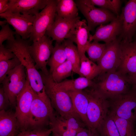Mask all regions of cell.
Instances as JSON below:
<instances>
[{
    "label": "cell",
    "mask_w": 136,
    "mask_h": 136,
    "mask_svg": "<svg viewBox=\"0 0 136 136\" xmlns=\"http://www.w3.org/2000/svg\"><path fill=\"white\" fill-rule=\"evenodd\" d=\"M30 40L23 39L16 35L15 39L7 41L6 47L15 55L25 69L30 86L35 94L40 96L47 95L40 72L36 69L35 61L30 53Z\"/></svg>",
    "instance_id": "obj_1"
},
{
    "label": "cell",
    "mask_w": 136,
    "mask_h": 136,
    "mask_svg": "<svg viewBox=\"0 0 136 136\" xmlns=\"http://www.w3.org/2000/svg\"><path fill=\"white\" fill-rule=\"evenodd\" d=\"M40 73L46 93L53 109L61 117L73 116L81 120L74 109L68 93L59 87L50 74L46 75L41 72Z\"/></svg>",
    "instance_id": "obj_2"
},
{
    "label": "cell",
    "mask_w": 136,
    "mask_h": 136,
    "mask_svg": "<svg viewBox=\"0 0 136 136\" xmlns=\"http://www.w3.org/2000/svg\"><path fill=\"white\" fill-rule=\"evenodd\" d=\"M93 87L107 99L128 92L131 88L128 77L117 70L101 73Z\"/></svg>",
    "instance_id": "obj_3"
},
{
    "label": "cell",
    "mask_w": 136,
    "mask_h": 136,
    "mask_svg": "<svg viewBox=\"0 0 136 136\" xmlns=\"http://www.w3.org/2000/svg\"><path fill=\"white\" fill-rule=\"evenodd\" d=\"M83 90L88 99L87 115L91 130L97 132L99 125L108 115L109 101L93 87Z\"/></svg>",
    "instance_id": "obj_4"
},
{
    "label": "cell",
    "mask_w": 136,
    "mask_h": 136,
    "mask_svg": "<svg viewBox=\"0 0 136 136\" xmlns=\"http://www.w3.org/2000/svg\"><path fill=\"white\" fill-rule=\"evenodd\" d=\"M53 111L47 96H41L35 94L28 118V129L44 128L49 125L55 115Z\"/></svg>",
    "instance_id": "obj_5"
},
{
    "label": "cell",
    "mask_w": 136,
    "mask_h": 136,
    "mask_svg": "<svg viewBox=\"0 0 136 136\" xmlns=\"http://www.w3.org/2000/svg\"><path fill=\"white\" fill-rule=\"evenodd\" d=\"M109 112L133 122L136 121V88L131 86L127 92L108 99Z\"/></svg>",
    "instance_id": "obj_6"
},
{
    "label": "cell",
    "mask_w": 136,
    "mask_h": 136,
    "mask_svg": "<svg viewBox=\"0 0 136 136\" xmlns=\"http://www.w3.org/2000/svg\"><path fill=\"white\" fill-rule=\"evenodd\" d=\"M27 77L25 69L21 64L9 72L1 83L11 107H15L17 97L24 87Z\"/></svg>",
    "instance_id": "obj_7"
},
{
    "label": "cell",
    "mask_w": 136,
    "mask_h": 136,
    "mask_svg": "<svg viewBox=\"0 0 136 136\" xmlns=\"http://www.w3.org/2000/svg\"><path fill=\"white\" fill-rule=\"evenodd\" d=\"M75 2L78 9L86 18L90 31H94L97 26L110 22L117 17L110 11L96 8L85 0H76Z\"/></svg>",
    "instance_id": "obj_8"
},
{
    "label": "cell",
    "mask_w": 136,
    "mask_h": 136,
    "mask_svg": "<svg viewBox=\"0 0 136 136\" xmlns=\"http://www.w3.org/2000/svg\"><path fill=\"white\" fill-rule=\"evenodd\" d=\"M57 2V0H51L46 6L35 15L29 38L30 41L39 40L52 25L56 14Z\"/></svg>",
    "instance_id": "obj_9"
},
{
    "label": "cell",
    "mask_w": 136,
    "mask_h": 136,
    "mask_svg": "<svg viewBox=\"0 0 136 136\" xmlns=\"http://www.w3.org/2000/svg\"><path fill=\"white\" fill-rule=\"evenodd\" d=\"M53 41L50 37L45 35L39 40L33 42L29 47L30 53L35 61L36 69L40 70L42 73L46 75L49 74L47 65L54 48Z\"/></svg>",
    "instance_id": "obj_10"
},
{
    "label": "cell",
    "mask_w": 136,
    "mask_h": 136,
    "mask_svg": "<svg viewBox=\"0 0 136 136\" xmlns=\"http://www.w3.org/2000/svg\"><path fill=\"white\" fill-rule=\"evenodd\" d=\"M27 77L25 86L18 95L15 114L21 131L28 129L27 122L32 101L35 95Z\"/></svg>",
    "instance_id": "obj_11"
},
{
    "label": "cell",
    "mask_w": 136,
    "mask_h": 136,
    "mask_svg": "<svg viewBox=\"0 0 136 136\" xmlns=\"http://www.w3.org/2000/svg\"><path fill=\"white\" fill-rule=\"evenodd\" d=\"M121 24V41L131 42L136 32V0H129L122 9L119 15Z\"/></svg>",
    "instance_id": "obj_12"
},
{
    "label": "cell",
    "mask_w": 136,
    "mask_h": 136,
    "mask_svg": "<svg viewBox=\"0 0 136 136\" xmlns=\"http://www.w3.org/2000/svg\"><path fill=\"white\" fill-rule=\"evenodd\" d=\"M80 19L79 16L71 19L63 18L58 16L56 13L53 23L47 30L45 35L60 44L65 39L71 40L76 24Z\"/></svg>",
    "instance_id": "obj_13"
},
{
    "label": "cell",
    "mask_w": 136,
    "mask_h": 136,
    "mask_svg": "<svg viewBox=\"0 0 136 136\" xmlns=\"http://www.w3.org/2000/svg\"><path fill=\"white\" fill-rule=\"evenodd\" d=\"M1 18L6 20L14 28L16 34L22 39L29 38L35 15L13 13L10 11L0 14Z\"/></svg>",
    "instance_id": "obj_14"
},
{
    "label": "cell",
    "mask_w": 136,
    "mask_h": 136,
    "mask_svg": "<svg viewBox=\"0 0 136 136\" xmlns=\"http://www.w3.org/2000/svg\"><path fill=\"white\" fill-rule=\"evenodd\" d=\"M120 41L118 38L113 42L107 44L105 52L97 63L101 69V73L117 70L121 55Z\"/></svg>",
    "instance_id": "obj_15"
},
{
    "label": "cell",
    "mask_w": 136,
    "mask_h": 136,
    "mask_svg": "<svg viewBox=\"0 0 136 136\" xmlns=\"http://www.w3.org/2000/svg\"><path fill=\"white\" fill-rule=\"evenodd\" d=\"M121 55L117 70L128 77L136 72V41H120Z\"/></svg>",
    "instance_id": "obj_16"
},
{
    "label": "cell",
    "mask_w": 136,
    "mask_h": 136,
    "mask_svg": "<svg viewBox=\"0 0 136 136\" xmlns=\"http://www.w3.org/2000/svg\"><path fill=\"white\" fill-rule=\"evenodd\" d=\"M121 31V23L118 16L109 23L98 26L94 34L91 36L90 41H103L108 44L116 39Z\"/></svg>",
    "instance_id": "obj_17"
},
{
    "label": "cell",
    "mask_w": 136,
    "mask_h": 136,
    "mask_svg": "<svg viewBox=\"0 0 136 136\" xmlns=\"http://www.w3.org/2000/svg\"><path fill=\"white\" fill-rule=\"evenodd\" d=\"M51 0H9L7 11L36 15Z\"/></svg>",
    "instance_id": "obj_18"
},
{
    "label": "cell",
    "mask_w": 136,
    "mask_h": 136,
    "mask_svg": "<svg viewBox=\"0 0 136 136\" xmlns=\"http://www.w3.org/2000/svg\"><path fill=\"white\" fill-rule=\"evenodd\" d=\"M21 131L15 112L8 110L0 111V136H16Z\"/></svg>",
    "instance_id": "obj_19"
},
{
    "label": "cell",
    "mask_w": 136,
    "mask_h": 136,
    "mask_svg": "<svg viewBox=\"0 0 136 136\" xmlns=\"http://www.w3.org/2000/svg\"><path fill=\"white\" fill-rule=\"evenodd\" d=\"M67 92L71 98L75 112L88 129L91 130L87 115L88 101L86 94L83 90Z\"/></svg>",
    "instance_id": "obj_20"
},
{
    "label": "cell",
    "mask_w": 136,
    "mask_h": 136,
    "mask_svg": "<svg viewBox=\"0 0 136 136\" xmlns=\"http://www.w3.org/2000/svg\"><path fill=\"white\" fill-rule=\"evenodd\" d=\"M86 20H79L77 23L71 40L75 43L80 56L85 54L86 49L91 42V35Z\"/></svg>",
    "instance_id": "obj_21"
},
{
    "label": "cell",
    "mask_w": 136,
    "mask_h": 136,
    "mask_svg": "<svg viewBox=\"0 0 136 136\" xmlns=\"http://www.w3.org/2000/svg\"><path fill=\"white\" fill-rule=\"evenodd\" d=\"M57 84L60 88L67 92L82 90L88 87H93L95 82L92 80L80 76L75 79L65 80Z\"/></svg>",
    "instance_id": "obj_22"
},
{
    "label": "cell",
    "mask_w": 136,
    "mask_h": 136,
    "mask_svg": "<svg viewBox=\"0 0 136 136\" xmlns=\"http://www.w3.org/2000/svg\"><path fill=\"white\" fill-rule=\"evenodd\" d=\"M78 9L75 1L73 0H57L56 13L59 17L71 19L78 16Z\"/></svg>",
    "instance_id": "obj_23"
},
{
    "label": "cell",
    "mask_w": 136,
    "mask_h": 136,
    "mask_svg": "<svg viewBox=\"0 0 136 136\" xmlns=\"http://www.w3.org/2000/svg\"><path fill=\"white\" fill-rule=\"evenodd\" d=\"M62 43L64 46L66 60L71 63L73 72L79 75L80 56L77 46L69 39L64 40Z\"/></svg>",
    "instance_id": "obj_24"
},
{
    "label": "cell",
    "mask_w": 136,
    "mask_h": 136,
    "mask_svg": "<svg viewBox=\"0 0 136 136\" xmlns=\"http://www.w3.org/2000/svg\"><path fill=\"white\" fill-rule=\"evenodd\" d=\"M101 69L97 64L93 62L85 55L80 56L79 75L92 80L99 75Z\"/></svg>",
    "instance_id": "obj_25"
},
{
    "label": "cell",
    "mask_w": 136,
    "mask_h": 136,
    "mask_svg": "<svg viewBox=\"0 0 136 136\" xmlns=\"http://www.w3.org/2000/svg\"><path fill=\"white\" fill-rule=\"evenodd\" d=\"M66 60L63 44L62 43L56 42L48 63L50 67L49 74H51L58 66Z\"/></svg>",
    "instance_id": "obj_26"
},
{
    "label": "cell",
    "mask_w": 136,
    "mask_h": 136,
    "mask_svg": "<svg viewBox=\"0 0 136 136\" xmlns=\"http://www.w3.org/2000/svg\"><path fill=\"white\" fill-rule=\"evenodd\" d=\"M108 114L114 121L120 136H136L134 122L118 117L109 111Z\"/></svg>",
    "instance_id": "obj_27"
},
{
    "label": "cell",
    "mask_w": 136,
    "mask_h": 136,
    "mask_svg": "<svg viewBox=\"0 0 136 136\" xmlns=\"http://www.w3.org/2000/svg\"><path fill=\"white\" fill-rule=\"evenodd\" d=\"M49 125L52 131L60 136H76L78 133L76 131L70 128L60 116L55 115L50 121Z\"/></svg>",
    "instance_id": "obj_28"
},
{
    "label": "cell",
    "mask_w": 136,
    "mask_h": 136,
    "mask_svg": "<svg viewBox=\"0 0 136 136\" xmlns=\"http://www.w3.org/2000/svg\"><path fill=\"white\" fill-rule=\"evenodd\" d=\"M99 136H120L115 124L108 114L98 127Z\"/></svg>",
    "instance_id": "obj_29"
},
{
    "label": "cell",
    "mask_w": 136,
    "mask_h": 136,
    "mask_svg": "<svg viewBox=\"0 0 136 136\" xmlns=\"http://www.w3.org/2000/svg\"><path fill=\"white\" fill-rule=\"evenodd\" d=\"M73 72V67L71 63L66 60L58 66L50 74L53 80L59 83L70 76Z\"/></svg>",
    "instance_id": "obj_30"
},
{
    "label": "cell",
    "mask_w": 136,
    "mask_h": 136,
    "mask_svg": "<svg viewBox=\"0 0 136 136\" xmlns=\"http://www.w3.org/2000/svg\"><path fill=\"white\" fill-rule=\"evenodd\" d=\"M87 3L94 6L108 10L117 16L119 15L121 6L120 0H85Z\"/></svg>",
    "instance_id": "obj_31"
},
{
    "label": "cell",
    "mask_w": 136,
    "mask_h": 136,
    "mask_svg": "<svg viewBox=\"0 0 136 136\" xmlns=\"http://www.w3.org/2000/svg\"><path fill=\"white\" fill-rule=\"evenodd\" d=\"M107 44H101L93 41L87 47L86 52L89 58L93 62H97L101 58L106 49Z\"/></svg>",
    "instance_id": "obj_32"
},
{
    "label": "cell",
    "mask_w": 136,
    "mask_h": 136,
    "mask_svg": "<svg viewBox=\"0 0 136 136\" xmlns=\"http://www.w3.org/2000/svg\"><path fill=\"white\" fill-rule=\"evenodd\" d=\"M21 64L20 61L16 56L12 59L0 61V83L9 72Z\"/></svg>",
    "instance_id": "obj_33"
},
{
    "label": "cell",
    "mask_w": 136,
    "mask_h": 136,
    "mask_svg": "<svg viewBox=\"0 0 136 136\" xmlns=\"http://www.w3.org/2000/svg\"><path fill=\"white\" fill-rule=\"evenodd\" d=\"M52 130L44 128L29 129L20 132L16 136H51Z\"/></svg>",
    "instance_id": "obj_34"
},
{
    "label": "cell",
    "mask_w": 136,
    "mask_h": 136,
    "mask_svg": "<svg viewBox=\"0 0 136 136\" xmlns=\"http://www.w3.org/2000/svg\"><path fill=\"white\" fill-rule=\"evenodd\" d=\"M60 117L70 128L76 131L78 133L85 128L84 127L85 125L80 119L73 116L65 118Z\"/></svg>",
    "instance_id": "obj_35"
},
{
    "label": "cell",
    "mask_w": 136,
    "mask_h": 136,
    "mask_svg": "<svg viewBox=\"0 0 136 136\" xmlns=\"http://www.w3.org/2000/svg\"><path fill=\"white\" fill-rule=\"evenodd\" d=\"M0 31V46L5 41H12L15 40L14 35L17 34L10 28L8 23L3 26Z\"/></svg>",
    "instance_id": "obj_36"
},
{
    "label": "cell",
    "mask_w": 136,
    "mask_h": 136,
    "mask_svg": "<svg viewBox=\"0 0 136 136\" xmlns=\"http://www.w3.org/2000/svg\"><path fill=\"white\" fill-rule=\"evenodd\" d=\"M11 107L9 97L2 87L0 88V111L7 110Z\"/></svg>",
    "instance_id": "obj_37"
},
{
    "label": "cell",
    "mask_w": 136,
    "mask_h": 136,
    "mask_svg": "<svg viewBox=\"0 0 136 136\" xmlns=\"http://www.w3.org/2000/svg\"><path fill=\"white\" fill-rule=\"evenodd\" d=\"M15 56L12 52L3 44L0 46V61L10 59Z\"/></svg>",
    "instance_id": "obj_38"
},
{
    "label": "cell",
    "mask_w": 136,
    "mask_h": 136,
    "mask_svg": "<svg viewBox=\"0 0 136 136\" xmlns=\"http://www.w3.org/2000/svg\"><path fill=\"white\" fill-rule=\"evenodd\" d=\"M76 136H99L98 133L88 129L84 128L78 132Z\"/></svg>",
    "instance_id": "obj_39"
},
{
    "label": "cell",
    "mask_w": 136,
    "mask_h": 136,
    "mask_svg": "<svg viewBox=\"0 0 136 136\" xmlns=\"http://www.w3.org/2000/svg\"><path fill=\"white\" fill-rule=\"evenodd\" d=\"M9 0H0V14L6 12L8 7Z\"/></svg>",
    "instance_id": "obj_40"
},
{
    "label": "cell",
    "mask_w": 136,
    "mask_h": 136,
    "mask_svg": "<svg viewBox=\"0 0 136 136\" xmlns=\"http://www.w3.org/2000/svg\"><path fill=\"white\" fill-rule=\"evenodd\" d=\"M131 86L136 88V72L133 75L128 77Z\"/></svg>",
    "instance_id": "obj_41"
},
{
    "label": "cell",
    "mask_w": 136,
    "mask_h": 136,
    "mask_svg": "<svg viewBox=\"0 0 136 136\" xmlns=\"http://www.w3.org/2000/svg\"><path fill=\"white\" fill-rule=\"evenodd\" d=\"M8 22L6 19L3 21H0V25L1 26L6 24Z\"/></svg>",
    "instance_id": "obj_42"
},
{
    "label": "cell",
    "mask_w": 136,
    "mask_h": 136,
    "mask_svg": "<svg viewBox=\"0 0 136 136\" xmlns=\"http://www.w3.org/2000/svg\"><path fill=\"white\" fill-rule=\"evenodd\" d=\"M51 136H60L56 132L52 131Z\"/></svg>",
    "instance_id": "obj_43"
},
{
    "label": "cell",
    "mask_w": 136,
    "mask_h": 136,
    "mask_svg": "<svg viewBox=\"0 0 136 136\" xmlns=\"http://www.w3.org/2000/svg\"><path fill=\"white\" fill-rule=\"evenodd\" d=\"M135 40L136 41V40Z\"/></svg>",
    "instance_id": "obj_44"
}]
</instances>
